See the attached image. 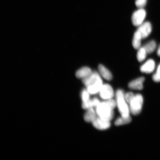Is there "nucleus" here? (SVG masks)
Returning a JSON list of instances; mask_svg holds the SVG:
<instances>
[{
    "label": "nucleus",
    "mask_w": 160,
    "mask_h": 160,
    "mask_svg": "<svg viewBox=\"0 0 160 160\" xmlns=\"http://www.w3.org/2000/svg\"><path fill=\"white\" fill-rule=\"evenodd\" d=\"M145 78L143 77L138 78L130 82L128 84L130 89L134 90H141L143 88V83L145 81Z\"/></svg>",
    "instance_id": "obj_10"
},
{
    "label": "nucleus",
    "mask_w": 160,
    "mask_h": 160,
    "mask_svg": "<svg viewBox=\"0 0 160 160\" xmlns=\"http://www.w3.org/2000/svg\"><path fill=\"white\" fill-rule=\"evenodd\" d=\"M117 106L122 116H130V109L125 98V95L122 91L118 90L116 93Z\"/></svg>",
    "instance_id": "obj_3"
},
{
    "label": "nucleus",
    "mask_w": 160,
    "mask_h": 160,
    "mask_svg": "<svg viewBox=\"0 0 160 160\" xmlns=\"http://www.w3.org/2000/svg\"><path fill=\"white\" fill-rule=\"evenodd\" d=\"M146 16V12L143 8H139L134 12L132 17V22L135 27H139L143 22Z\"/></svg>",
    "instance_id": "obj_5"
},
{
    "label": "nucleus",
    "mask_w": 160,
    "mask_h": 160,
    "mask_svg": "<svg viewBox=\"0 0 160 160\" xmlns=\"http://www.w3.org/2000/svg\"><path fill=\"white\" fill-rule=\"evenodd\" d=\"M98 70L100 74L107 81H111L112 78V75L111 72L102 65H99Z\"/></svg>",
    "instance_id": "obj_11"
},
{
    "label": "nucleus",
    "mask_w": 160,
    "mask_h": 160,
    "mask_svg": "<svg viewBox=\"0 0 160 160\" xmlns=\"http://www.w3.org/2000/svg\"><path fill=\"white\" fill-rule=\"evenodd\" d=\"M147 0H136L135 5L139 8H143L146 5Z\"/></svg>",
    "instance_id": "obj_20"
},
{
    "label": "nucleus",
    "mask_w": 160,
    "mask_h": 160,
    "mask_svg": "<svg viewBox=\"0 0 160 160\" xmlns=\"http://www.w3.org/2000/svg\"><path fill=\"white\" fill-rule=\"evenodd\" d=\"M153 80L155 82H160V64L158 66L157 72L153 76Z\"/></svg>",
    "instance_id": "obj_19"
},
{
    "label": "nucleus",
    "mask_w": 160,
    "mask_h": 160,
    "mask_svg": "<svg viewBox=\"0 0 160 160\" xmlns=\"http://www.w3.org/2000/svg\"><path fill=\"white\" fill-rule=\"evenodd\" d=\"M97 114L96 112L93 109V108H90L88 109L87 112L85 113L84 119L86 122H92L97 118Z\"/></svg>",
    "instance_id": "obj_13"
},
{
    "label": "nucleus",
    "mask_w": 160,
    "mask_h": 160,
    "mask_svg": "<svg viewBox=\"0 0 160 160\" xmlns=\"http://www.w3.org/2000/svg\"><path fill=\"white\" fill-rule=\"evenodd\" d=\"M155 67L154 61L150 59L142 65L140 67V71L142 73H150L153 71Z\"/></svg>",
    "instance_id": "obj_9"
},
{
    "label": "nucleus",
    "mask_w": 160,
    "mask_h": 160,
    "mask_svg": "<svg viewBox=\"0 0 160 160\" xmlns=\"http://www.w3.org/2000/svg\"><path fill=\"white\" fill-rule=\"evenodd\" d=\"M89 93L88 91L87 90H83L81 93V98L83 102H86L89 99Z\"/></svg>",
    "instance_id": "obj_18"
},
{
    "label": "nucleus",
    "mask_w": 160,
    "mask_h": 160,
    "mask_svg": "<svg viewBox=\"0 0 160 160\" xmlns=\"http://www.w3.org/2000/svg\"><path fill=\"white\" fill-rule=\"evenodd\" d=\"M100 97L101 98L108 100L112 98L114 96L112 88L109 84L103 85L99 92Z\"/></svg>",
    "instance_id": "obj_6"
},
{
    "label": "nucleus",
    "mask_w": 160,
    "mask_h": 160,
    "mask_svg": "<svg viewBox=\"0 0 160 160\" xmlns=\"http://www.w3.org/2000/svg\"><path fill=\"white\" fill-rule=\"evenodd\" d=\"M82 82L87 87L88 91L91 94L99 92L103 85L101 76L97 72H92L88 77L82 79Z\"/></svg>",
    "instance_id": "obj_2"
},
{
    "label": "nucleus",
    "mask_w": 160,
    "mask_h": 160,
    "mask_svg": "<svg viewBox=\"0 0 160 160\" xmlns=\"http://www.w3.org/2000/svg\"><path fill=\"white\" fill-rule=\"evenodd\" d=\"M117 106V101L112 99L101 102L96 108V113L101 118L110 121L112 119L114 112L113 109Z\"/></svg>",
    "instance_id": "obj_1"
},
{
    "label": "nucleus",
    "mask_w": 160,
    "mask_h": 160,
    "mask_svg": "<svg viewBox=\"0 0 160 160\" xmlns=\"http://www.w3.org/2000/svg\"><path fill=\"white\" fill-rule=\"evenodd\" d=\"M92 71L88 67H83L79 69L76 73V76L78 78L83 79L91 74Z\"/></svg>",
    "instance_id": "obj_12"
},
{
    "label": "nucleus",
    "mask_w": 160,
    "mask_h": 160,
    "mask_svg": "<svg viewBox=\"0 0 160 160\" xmlns=\"http://www.w3.org/2000/svg\"><path fill=\"white\" fill-rule=\"evenodd\" d=\"M152 31V27L151 23L149 22H145L140 25L138 28L137 31L141 34L142 38H147L151 33Z\"/></svg>",
    "instance_id": "obj_7"
},
{
    "label": "nucleus",
    "mask_w": 160,
    "mask_h": 160,
    "mask_svg": "<svg viewBox=\"0 0 160 160\" xmlns=\"http://www.w3.org/2000/svg\"><path fill=\"white\" fill-rule=\"evenodd\" d=\"M143 102V98L141 95L138 94L135 96L133 99L129 104L130 111L132 114L137 115L141 113Z\"/></svg>",
    "instance_id": "obj_4"
},
{
    "label": "nucleus",
    "mask_w": 160,
    "mask_h": 160,
    "mask_svg": "<svg viewBox=\"0 0 160 160\" xmlns=\"http://www.w3.org/2000/svg\"><path fill=\"white\" fill-rule=\"evenodd\" d=\"M157 54L158 55V56L159 57H160V45H159L158 48Z\"/></svg>",
    "instance_id": "obj_23"
},
{
    "label": "nucleus",
    "mask_w": 160,
    "mask_h": 160,
    "mask_svg": "<svg viewBox=\"0 0 160 160\" xmlns=\"http://www.w3.org/2000/svg\"><path fill=\"white\" fill-rule=\"evenodd\" d=\"M92 123L94 127L100 130L107 129L111 126L110 121H105L99 117L96 118Z\"/></svg>",
    "instance_id": "obj_8"
},
{
    "label": "nucleus",
    "mask_w": 160,
    "mask_h": 160,
    "mask_svg": "<svg viewBox=\"0 0 160 160\" xmlns=\"http://www.w3.org/2000/svg\"><path fill=\"white\" fill-rule=\"evenodd\" d=\"M132 119L130 116L128 117H119L115 122V125L116 126H120L129 123L131 122Z\"/></svg>",
    "instance_id": "obj_15"
},
{
    "label": "nucleus",
    "mask_w": 160,
    "mask_h": 160,
    "mask_svg": "<svg viewBox=\"0 0 160 160\" xmlns=\"http://www.w3.org/2000/svg\"><path fill=\"white\" fill-rule=\"evenodd\" d=\"M135 95L131 92L126 93L125 95V98L127 103L129 104L132 100L135 97Z\"/></svg>",
    "instance_id": "obj_21"
},
{
    "label": "nucleus",
    "mask_w": 160,
    "mask_h": 160,
    "mask_svg": "<svg viewBox=\"0 0 160 160\" xmlns=\"http://www.w3.org/2000/svg\"><path fill=\"white\" fill-rule=\"evenodd\" d=\"M91 101L92 108L93 107L97 108L101 103L99 100L97 98H94L91 99Z\"/></svg>",
    "instance_id": "obj_22"
},
{
    "label": "nucleus",
    "mask_w": 160,
    "mask_h": 160,
    "mask_svg": "<svg viewBox=\"0 0 160 160\" xmlns=\"http://www.w3.org/2000/svg\"><path fill=\"white\" fill-rule=\"evenodd\" d=\"M138 51L137 58L139 62H142L144 60L147 54V51L143 47L140 48Z\"/></svg>",
    "instance_id": "obj_17"
},
{
    "label": "nucleus",
    "mask_w": 160,
    "mask_h": 160,
    "mask_svg": "<svg viewBox=\"0 0 160 160\" xmlns=\"http://www.w3.org/2000/svg\"><path fill=\"white\" fill-rule=\"evenodd\" d=\"M143 47L147 53H151L155 51L157 48V44L154 41H151L146 44Z\"/></svg>",
    "instance_id": "obj_16"
},
{
    "label": "nucleus",
    "mask_w": 160,
    "mask_h": 160,
    "mask_svg": "<svg viewBox=\"0 0 160 160\" xmlns=\"http://www.w3.org/2000/svg\"><path fill=\"white\" fill-rule=\"evenodd\" d=\"M142 39L139 32L137 31L134 34L132 42L133 47L135 49H139L141 47V40Z\"/></svg>",
    "instance_id": "obj_14"
}]
</instances>
